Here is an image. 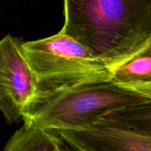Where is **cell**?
<instances>
[{"mask_svg":"<svg viewBox=\"0 0 151 151\" xmlns=\"http://www.w3.org/2000/svg\"><path fill=\"white\" fill-rule=\"evenodd\" d=\"M69 151H80V150H69Z\"/></svg>","mask_w":151,"mask_h":151,"instance_id":"obj_10","label":"cell"},{"mask_svg":"<svg viewBox=\"0 0 151 151\" xmlns=\"http://www.w3.org/2000/svg\"><path fill=\"white\" fill-rule=\"evenodd\" d=\"M60 32L110 66L151 42V0H64Z\"/></svg>","mask_w":151,"mask_h":151,"instance_id":"obj_1","label":"cell"},{"mask_svg":"<svg viewBox=\"0 0 151 151\" xmlns=\"http://www.w3.org/2000/svg\"><path fill=\"white\" fill-rule=\"evenodd\" d=\"M131 88L140 94L145 99V101L151 102V83L137 86Z\"/></svg>","mask_w":151,"mask_h":151,"instance_id":"obj_9","label":"cell"},{"mask_svg":"<svg viewBox=\"0 0 151 151\" xmlns=\"http://www.w3.org/2000/svg\"><path fill=\"white\" fill-rule=\"evenodd\" d=\"M145 101L111 79L41 89L24 110V124L50 131L80 129L114 111Z\"/></svg>","mask_w":151,"mask_h":151,"instance_id":"obj_2","label":"cell"},{"mask_svg":"<svg viewBox=\"0 0 151 151\" xmlns=\"http://www.w3.org/2000/svg\"><path fill=\"white\" fill-rule=\"evenodd\" d=\"M111 81L126 88L151 83V42L111 69Z\"/></svg>","mask_w":151,"mask_h":151,"instance_id":"obj_7","label":"cell"},{"mask_svg":"<svg viewBox=\"0 0 151 151\" xmlns=\"http://www.w3.org/2000/svg\"><path fill=\"white\" fill-rule=\"evenodd\" d=\"M2 151H69L53 131L24 124L11 136Z\"/></svg>","mask_w":151,"mask_h":151,"instance_id":"obj_6","label":"cell"},{"mask_svg":"<svg viewBox=\"0 0 151 151\" xmlns=\"http://www.w3.org/2000/svg\"><path fill=\"white\" fill-rule=\"evenodd\" d=\"M74 150L151 151V132L98 121L80 129L53 131Z\"/></svg>","mask_w":151,"mask_h":151,"instance_id":"obj_5","label":"cell"},{"mask_svg":"<svg viewBox=\"0 0 151 151\" xmlns=\"http://www.w3.org/2000/svg\"><path fill=\"white\" fill-rule=\"evenodd\" d=\"M24 43L10 35L0 40V111L9 124L22 119L24 110L39 90Z\"/></svg>","mask_w":151,"mask_h":151,"instance_id":"obj_4","label":"cell"},{"mask_svg":"<svg viewBox=\"0 0 151 151\" xmlns=\"http://www.w3.org/2000/svg\"><path fill=\"white\" fill-rule=\"evenodd\" d=\"M98 121L151 132V102L143 101L128 106L105 115Z\"/></svg>","mask_w":151,"mask_h":151,"instance_id":"obj_8","label":"cell"},{"mask_svg":"<svg viewBox=\"0 0 151 151\" xmlns=\"http://www.w3.org/2000/svg\"><path fill=\"white\" fill-rule=\"evenodd\" d=\"M24 47L38 78L39 90L111 78V66L60 31L48 38L24 42Z\"/></svg>","mask_w":151,"mask_h":151,"instance_id":"obj_3","label":"cell"}]
</instances>
